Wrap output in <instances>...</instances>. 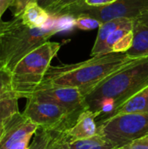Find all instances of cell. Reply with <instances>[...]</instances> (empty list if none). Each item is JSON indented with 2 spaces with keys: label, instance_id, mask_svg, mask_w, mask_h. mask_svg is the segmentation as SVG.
Masks as SVG:
<instances>
[{
  "label": "cell",
  "instance_id": "obj_1",
  "mask_svg": "<svg viewBox=\"0 0 148 149\" xmlns=\"http://www.w3.org/2000/svg\"><path fill=\"white\" fill-rule=\"evenodd\" d=\"M147 86L148 56L134 59L102 80L85 96V103L99 121Z\"/></svg>",
  "mask_w": 148,
  "mask_h": 149
},
{
  "label": "cell",
  "instance_id": "obj_2",
  "mask_svg": "<svg viewBox=\"0 0 148 149\" xmlns=\"http://www.w3.org/2000/svg\"><path fill=\"white\" fill-rule=\"evenodd\" d=\"M134 59L125 52H110L75 64L51 65L38 89L48 86L75 87L85 96L102 80Z\"/></svg>",
  "mask_w": 148,
  "mask_h": 149
},
{
  "label": "cell",
  "instance_id": "obj_3",
  "mask_svg": "<svg viewBox=\"0 0 148 149\" xmlns=\"http://www.w3.org/2000/svg\"><path fill=\"white\" fill-rule=\"evenodd\" d=\"M48 23L41 28H30L23 23L21 17L1 21L0 70L10 74L24 57L59 31L60 28L55 22Z\"/></svg>",
  "mask_w": 148,
  "mask_h": 149
},
{
  "label": "cell",
  "instance_id": "obj_4",
  "mask_svg": "<svg viewBox=\"0 0 148 149\" xmlns=\"http://www.w3.org/2000/svg\"><path fill=\"white\" fill-rule=\"evenodd\" d=\"M60 47L58 42L47 41L16 65L9 75L11 90L18 99L27 100L35 93Z\"/></svg>",
  "mask_w": 148,
  "mask_h": 149
},
{
  "label": "cell",
  "instance_id": "obj_5",
  "mask_svg": "<svg viewBox=\"0 0 148 149\" xmlns=\"http://www.w3.org/2000/svg\"><path fill=\"white\" fill-rule=\"evenodd\" d=\"M146 10H148V0H117L102 6H89L83 2L63 9L52 17L75 18L85 15L105 23L118 18L135 19Z\"/></svg>",
  "mask_w": 148,
  "mask_h": 149
},
{
  "label": "cell",
  "instance_id": "obj_6",
  "mask_svg": "<svg viewBox=\"0 0 148 149\" xmlns=\"http://www.w3.org/2000/svg\"><path fill=\"white\" fill-rule=\"evenodd\" d=\"M97 123L98 133L116 148L148 134V112L113 116Z\"/></svg>",
  "mask_w": 148,
  "mask_h": 149
},
{
  "label": "cell",
  "instance_id": "obj_7",
  "mask_svg": "<svg viewBox=\"0 0 148 149\" xmlns=\"http://www.w3.org/2000/svg\"><path fill=\"white\" fill-rule=\"evenodd\" d=\"M23 113L38 127L58 133L71 127L80 114L56 104L39 101L32 98L27 99Z\"/></svg>",
  "mask_w": 148,
  "mask_h": 149
},
{
  "label": "cell",
  "instance_id": "obj_8",
  "mask_svg": "<svg viewBox=\"0 0 148 149\" xmlns=\"http://www.w3.org/2000/svg\"><path fill=\"white\" fill-rule=\"evenodd\" d=\"M30 98L63 107L72 113H80L88 109L85 99L79 88L69 86H48L38 89Z\"/></svg>",
  "mask_w": 148,
  "mask_h": 149
},
{
  "label": "cell",
  "instance_id": "obj_9",
  "mask_svg": "<svg viewBox=\"0 0 148 149\" xmlns=\"http://www.w3.org/2000/svg\"><path fill=\"white\" fill-rule=\"evenodd\" d=\"M38 128L23 113H16L1 128L0 149H10L24 139L32 138Z\"/></svg>",
  "mask_w": 148,
  "mask_h": 149
},
{
  "label": "cell",
  "instance_id": "obj_10",
  "mask_svg": "<svg viewBox=\"0 0 148 149\" xmlns=\"http://www.w3.org/2000/svg\"><path fill=\"white\" fill-rule=\"evenodd\" d=\"M60 134L62 138L69 143L94 136L98 134L97 115L92 111L85 109L71 127Z\"/></svg>",
  "mask_w": 148,
  "mask_h": 149
},
{
  "label": "cell",
  "instance_id": "obj_11",
  "mask_svg": "<svg viewBox=\"0 0 148 149\" xmlns=\"http://www.w3.org/2000/svg\"><path fill=\"white\" fill-rule=\"evenodd\" d=\"M147 112H148V86L145 87L144 89H142L141 91L132 96L130 99H128L122 105L118 107L106 118L117 116V115L128 114V113H147Z\"/></svg>",
  "mask_w": 148,
  "mask_h": 149
},
{
  "label": "cell",
  "instance_id": "obj_12",
  "mask_svg": "<svg viewBox=\"0 0 148 149\" xmlns=\"http://www.w3.org/2000/svg\"><path fill=\"white\" fill-rule=\"evenodd\" d=\"M133 31V45L125 53L133 58H139L148 56V25L143 24L138 20L134 19Z\"/></svg>",
  "mask_w": 148,
  "mask_h": 149
},
{
  "label": "cell",
  "instance_id": "obj_13",
  "mask_svg": "<svg viewBox=\"0 0 148 149\" xmlns=\"http://www.w3.org/2000/svg\"><path fill=\"white\" fill-rule=\"evenodd\" d=\"M20 17L23 23L30 28L44 27L51 19L49 12L41 7L38 2L30 3Z\"/></svg>",
  "mask_w": 148,
  "mask_h": 149
},
{
  "label": "cell",
  "instance_id": "obj_14",
  "mask_svg": "<svg viewBox=\"0 0 148 149\" xmlns=\"http://www.w3.org/2000/svg\"><path fill=\"white\" fill-rule=\"evenodd\" d=\"M18 100L11 87L0 93V127L12 116L19 113Z\"/></svg>",
  "mask_w": 148,
  "mask_h": 149
},
{
  "label": "cell",
  "instance_id": "obj_15",
  "mask_svg": "<svg viewBox=\"0 0 148 149\" xmlns=\"http://www.w3.org/2000/svg\"><path fill=\"white\" fill-rule=\"evenodd\" d=\"M129 19H132V18H118V19H113V20L102 23V24L99 28L98 34H97L94 45L92 46V52H91V56L94 57V56L101 55L103 45L106 38L109 37V35L112 32H113L116 29H118L120 26H121L126 22H127Z\"/></svg>",
  "mask_w": 148,
  "mask_h": 149
},
{
  "label": "cell",
  "instance_id": "obj_16",
  "mask_svg": "<svg viewBox=\"0 0 148 149\" xmlns=\"http://www.w3.org/2000/svg\"><path fill=\"white\" fill-rule=\"evenodd\" d=\"M72 149H115L116 147L100 134L90 138L76 141L70 143Z\"/></svg>",
  "mask_w": 148,
  "mask_h": 149
},
{
  "label": "cell",
  "instance_id": "obj_17",
  "mask_svg": "<svg viewBox=\"0 0 148 149\" xmlns=\"http://www.w3.org/2000/svg\"><path fill=\"white\" fill-rule=\"evenodd\" d=\"M133 24H134V19H129L127 22H126L124 24H122L118 29H116L113 32H112L109 35V37L106 38V42H105V44L103 45L101 55L113 52L112 49H113V45L116 42H118L124 35H126L129 31H133Z\"/></svg>",
  "mask_w": 148,
  "mask_h": 149
},
{
  "label": "cell",
  "instance_id": "obj_18",
  "mask_svg": "<svg viewBox=\"0 0 148 149\" xmlns=\"http://www.w3.org/2000/svg\"><path fill=\"white\" fill-rule=\"evenodd\" d=\"M52 137L53 133L51 131L38 127L33 135V140L29 149H47Z\"/></svg>",
  "mask_w": 148,
  "mask_h": 149
},
{
  "label": "cell",
  "instance_id": "obj_19",
  "mask_svg": "<svg viewBox=\"0 0 148 149\" xmlns=\"http://www.w3.org/2000/svg\"><path fill=\"white\" fill-rule=\"evenodd\" d=\"M73 24L79 30L83 31H92L99 29L102 23L96 18H93L89 16L81 15L73 18Z\"/></svg>",
  "mask_w": 148,
  "mask_h": 149
},
{
  "label": "cell",
  "instance_id": "obj_20",
  "mask_svg": "<svg viewBox=\"0 0 148 149\" xmlns=\"http://www.w3.org/2000/svg\"><path fill=\"white\" fill-rule=\"evenodd\" d=\"M133 31H131L124 35L118 42H116L112 49L113 52H126L133 45Z\"/></svg>",
  "mask_w": 148,
  "mask_h": 149
},
{
  "label": "cell",
  "instance_id": "obj_21",
  "mask_svg": "<svg viewBox=\"0 0 148 149\" xmlns=\"http://www.w3.org/2000/svg\"><path fill=\"white\" fill-rule=\"evenodd\" d=\"M115 149H148V134L137 138Z\"/></svg>",
  "mask_w": 148,
  "mask_h": 149
},
{
  "label": "cell",
  "instance_id": "obj_22",
  "mask_svg": "<svg viewBox=\"0 0 148 149\" xmlns=\"http://www.w3.org/2000/svg\"><path fill=\"white\" fill-rule=\"evenodd\" d=\"M52 133H53V137L47 149H72L70 147V143L62 138L60 133L58 132H52Z\"/></svg>",
  "mask_w": 148,
  "mask_h": 149
},
{
  "label": "cell",
  "instance_id": "obj_23",
  "mask_svg": "<svg viewBox=\"0 0 148 149\" xmlns=\"http://www.w3.org/2000/svg\"><path fill=\"white\" fill-rule=\"evenodd\" d=\"M32 2H37V0H13L10 9L12 11L14 17H20L23 14L25 7Z\"/></svg>",
  "mask_w": 148,
  "mask_h": 149
},
{
  "label": "cell",
  "instance_id": "obj_24",
  "mask_svg": "<svg viewBox=\"0 0 148 149\" xmlns=\"http://www.w3.org/2000/svg\"><path fill=\"white\" fill-rule=\"evenodd\" d=\"M84 0H61L54 8H52L49 12V14L51 15V17H53L54 15H56L58 11L62 10L63 9L73 5V4H78V3H83Z\"/></svg>",
  "mask_w": 148,
  "mask_h": 149
},
{
  "label": "cell",
  "instance_id": "obj_25",
  "mask_svg": "<svg viewBox=\"0 0 148 149\" xmlns=\"http://www.w3.org/2000/svg\"><path fill=\"white\" fill-rule=\"evenodd\" d=\"M10 87V75L7 72L0 70V93Z\"/></svg>",
  "mask_w": 148,
  "mask_h": 149
},
{
  "label": "cell",
  "instance_id": "obj_26",
  "mask_svg": "<svg viewBox=\"0 0 148 149\" xmlns=\"http://www.w3.org/2000/svg\"><path fill=\"white\" fill-rule=\"evenodd\" d=\"M61 0H37L38 3L45 9L47 11H50L52 8H54Z\"/></svg>",
  "mask_w": 148,
  "mask_h": 149
},
{
  "label": "cell",
  "instance_id": "obj_27",
  "mask_svg": "<svg viewBox=\"0 0 148 149\" xmlns=\"http://www.w3.org/2000/svg\"><path fill=\"white\" fill-rule=\"evenodd\" d=\"M117 0H84V3L89 6H102L110 4Z\"/></svg>",
  "mask_w": 148,
  "mask_h": 149
},
{
  "label": "cell",
  "instance_id": "obj_28",
  "mask_svg": "<svg viewBox=\"0 0 148 149\" xmlns=\"http://www.w3.org/2000/svg\"><path fill=\"white\" fill-rule=\"evenodd\" d=\"M13 0H0V22L3 13L6 11L8 8L11 6Z\"/></svg>",
  "mask_w": 148,
  "mask_h": 149
},
{
  "label": "cell",
  "instance_id": "obj_29",
  "mask_svg": "<svg viewBox=\"0 0 148 149\" xmlns=\"http://www.w3.org/2000/svg\"><path fill=\"white\" fill-rule=\"evenodd\" d=\"M31 139V138L24 139V140H23V141L17 142V143L15 144L14 146H12L10 149H29Z\"/></svg>",
  "mask_w": 148,
  "mask_h": 149
},
{
  "label": "cell",
  "instance_id": "obj_30",
  "mask_svg": "<svg viewBox=\"0 0 148 149\" xmlns=\"http://www.w3.org/2000/svg\"><path fill=\"white\" fill-rule=\"evenodd\" d=\"M136 20H138L140 23L148 25V10H146L145 11H143L137 18H135Z\"/></svg>",
  "mask_w": 148,
  "mask_h": 149
},
{
  "label": "cell",
  "instance_id": "obj_31",
  "mask_svg": "<svg viewBox=\"0 0 148 149\" xmlns=\"http://www.w3.org/2000/svg\"><path fill=\"white\" fill-rule=\"evenodd\" d=\"M1 128H2V127H0V133H1Z\"/></svg>",
  "mask_w": 148,
  "mask_h": 149
}]
</instances>
